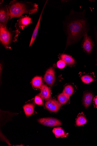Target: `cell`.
<instances>
[{"instance_id": "cell-13", "label": "cell", "mask_w": 97, "mask_h": 146, "mask_svg": "<svg viewBox=\"0 0 97 146\" xmlns=\"http://www.w3.org/2000/svg\"><path fill=\"white\" fill-rule=\"evenodd\" d=\"M60 58L65 62L66 64L69 66H72L76 63L75 59L71 56L65 54H62L60 56Z\"/></svg>"}, {"instance_id": "cell-6", "label": "cell", "mask_w": 97, "mask_h": 146, "mask_svg": "<svg viewBox=\"0 0 97 146\" xmlns=\"http://www.w3.org/2000/svg\"><path fill=\"white\" fill-rule=\"evenodd\" d=\"M40 124L49 127H55L61 125V122L58 119L51 117L40 118L38 120Z\"/></svg>"}, {"instance_id": "cell-1", "label": "cell", "mask_w": 97, "mask_h": 146, "mask_svg": "<svg viewBox=\"0 0 97 146\" xmlns=\"http://www.w3.org/2000/svg\"><path fill=\"white\" fill-rule=\"evenodd\" d=\"M67 36L66 48L79 41L87 35L88 29L84 11L78 12L72 9L64 22Z\"/></svg>"}, {"instance_id": "cell-19", "label": "cell", "mask_w": 97, "mask_h": 146, "mask_svg": "<svg viewBox=\"0 0 97 146\" xmlns=\"http://www.w3.org/2000/svg\"><path fill=\"white\" fill-rule=\"evenodd\" d=\"M87 122V120L85 117L80 116L77 119L76 125L78 126H79L86 124Z\"/></svg>"}, {"instance_id": "cell-8", "label": "cell", "mask_w": 97, "mask_h": 146, "mask_svg": "<svg viewBox=\"0 0 97 146\" xmlns=\"http://www.w3.org/2000/svg\"><path fill=\"white\" fill-rule=\"evenodd\" d=\"M94 46V43L91 38L87 34L84 36L82 47L84 51L90 54L91 53Z\"/></svg>"}, {"instance_id": "cell-23", "label": "cell", "mask_w": 97, "mask_h": 146, "mask_svg": "<svg viewBox=\"0 0 97 146\" xmlns=\"http://www.w3.org/2000/svg\"><path fill=\"white\" fill-rule=\"evenodd\" d=\"M94 102L95 105L97 108V96L94 98Z\"/></svg>"}, {"instance_id": "cell-3", "label": "cell", "mask_w": 97, "mask_h": 146, "mask_svg": "<svg viewBox=\"0 0 97 146\" xmlns=\"http://www.w3.org/2000/svg\"><path fill=\"white\" fill-rule=\"evenodd\" d=\"M20 33V32L18 30L12 31L7 27H0V41L6 48H9L10 44L12 42L16 41Z\"/></svg>"}, {"instance_id": "cell-18", "label": "cell", "mask_w": 97, "mask_h": 146, "mask_svg": "<svg viewBox=\"0 0 97 146\" xmlns=\"http://www.w3.org/2000/svg\"><path fill=\"white\" fill-rule=\"evenodd\" d=\"M73 88L71 85H68L66 86L63 90V92L70 97L73 95Z\"/></svg>"}, {"instance_id": "cell-22", "label": "cell", "mask_w": 97, "mask_h": 146, "mask_svg": "<svg viewBox=\"0 0 97 146\" xmlns=\"http://www.w3.org/2000/svg\"><path fill=\"white\" fill-rule=\"evenodd\" d=\"M66 65L65 63L62 60L59 61L57 63V66L58 68L62 69L64 68Z\"/></svg>"}, {"instance_id": "cell-11", "label": "cell", "mask_w": 97, "mask_h": 146, "mask_svg": "<svg viewBox=\"0 0 97 146\" xmlns=\"http://www.w3.org/2000/svg\"><path fill=\"white\" fill-rule=\"evenodd\" d=\"M41 92L39 95L44 100H47L50 98L51 92L50 88L44 84L41 88Z\"/></svg>"}, {"instance_id": "cell-21", "label": "cell", "mask_w": 97, "mask_h": 146, "mask_svg": "<svg viewBox=\"0 0 97 146\" xmlns=\"http://www.w3.org/2000/svg\"><path fill=\"white\" fill-rule=\"evenodd\" d=\"M44 100L39 95L36 96L34 99L35 103L40 105H43Z\"/></svg>"}, {"instance_id": "cell-15", "label": "cell", "mask_w": 97, "mask_h": 146, "mask_svg": "<svg viewBox=\"0 0 97 146\" xmlns=\"http://www.w3.org/2000/svg\"><path fill=\"white\" fill-rule=\"evenodd\" d=\"M32 83L34 88H40L43 85L42 78L39 76L34 77L32 80Z\"/></svg>"}, {"instance_id": "cell-10", "label": "cell", "mask_w": 97, "mask_h": 146, "mask_svg": "<svg viewBox=\"0 0 97 146\" xmlns=\"http://www.w3.org/2000/svg\"><path fill=\"white\" fill-rule=\"evenodd\" d=\"M48 2V1H46V3H45L44 7L40 15V16L38 20V21L36 25V27H35L34 29V31L33 32V34L32 35V37L31 38V41L30 43V47H31L34 43V42L35 41V39L36 38L38 33V32L41 20V19L42 18V15L45 9V8L47 2Z\"/></svg>"}, {"instance_id": "cell-5", "label": "cell", "mask_w": 97, "mask_h": 146, "mask_svg": "<svg viewBox=\"0 0 97 146\" xmlns=\"http://www.w3.org/2000/svg\"><path fill=\"white\" fill-rule=\"evenodd\" d=\"M32 23L31 19L25 16L21 17L17 21L15 25L17 30H23L26 28Z\"/></svg>"}, {"instance_id": "cell-4", "label": "cell", "mask_w": 97, "mask_h": 146, "mask_svg": "<svg viewBox=\"0 0 97 146\" xmlns=\"http://www.w3.org/2000/svg\"><path fill=\"white\" fill-rule=\"evenodd\" d=\"M10 18L7 5H1L0 7V27H5Z\"/></svg>"}, {"instance_id": "cell-16", "label": "cell", "mask_w": 97, "mask_h": 146, "mask_svg": "<svg viewBox=\"0 0 97 146\" xmlns=\"http://www.w3.org/2000/svg\"><path fill=\"white\" fill-rule=\"evenodd\" d=\"M23 109L27 116H30L34 113V106L31 104H26L24 106Z\"/></svg>"}, {"instance_id": "cell-17", "label": "cell", "mask_w": 97, "mask_h": 146, "mask_svg": "<svg viewBox=\"0 0 97 146\" xmlns=\"http://www.w3.org/2000/svg\"><path fill=\"white\" fill-rule=\"evenodd\" d=\"M70 97L66 95L63 92L60 94L58 97L59 102L61 104H66L69 100Z\"/></svg>"}, {"instance_id": "cell-2", "label": "cell", "mask_w": 97, "mask_h": 146, "mask_svg": "<svg viewBox=\"0 0 97 146\" xmlns=\"http://www.w3.org/2000/svg\"><path fill=\"white\" fill-rule=\"evenodd\" d=\"M10 19L21 17L24 14L33 15L38 11V5L31 2H23L14 0L8 5Z\"/></svg>"}, {"instance_id": "cell-20", "label": "cell", "mask_w": 97, "mask_h": 146, "mask_svg": "<svg viewBox=\"0 0 97 146\" xmlns=\"http://www.w3.org/2000/svg\"><path fill=\"white\" fill-rule=\"evenodd\" d=\"M81 78L82 82L86 84L90 83L94 80L91 76L88 75L83 76L81 77Z\"/></svg>"}, {"instance_id": "cell-9", "label": "cell", "mask_w": 97, "mask_h": 146, "mask_svg": "<svg viewBox=\"0 0 97 146\" xmlns=\"http://www.w3.org/2000/svg\"><path fill=\"white\" fill-rule=\"evenodd\" d=\"M55 71L52 68H51L46 71L44 77V81L48 85L52 86L55 80Z\"/></svg>"}, {"instance_id": "cell-12", "label": "cell", "mask_w": 97, "mask_h": 146, "mask_svg": "<svg viewBox=\"0 0 97 146\" xmlns=\"http://www.w3.org/2000/svg\"><path fill=\"white\" fill-rule=\"evenodd\" d=\"M93 96L90 92H87L84 95L83 99V104L85 107L87 108L91 104Z\"/></svg>"}, {"instance_id": "cell-7", "label": "cell", "mask_w": 97, "mask_h": 146, "mask_svg": "<svg viewBox=\"0 0 97 146\" xmlns=\"http://www.w3.org/2000/svg\"><path fill=\"white\" fill-rule=\"evenodd\" d=\"M45 106L49 111L56 112L59 110L61 104L58 102L53 99L50 98L46 100Z\"/></svg>"}, {"instance_id": "cell-14", "label": "cell", "mask_w": 97, "mask_h": 146, "mask_svg": "<svg viewBox=\"0 0 97 146\" xmlns=\"http://www.w3.org/2000/svg\"><path fill=\"white\" fill-rule=\"evenodd\" d=\"M52 131L57 138L66 137L67 135V134L66 133L64 130L61 127L54 128Z\"/></svg>"}, {"instance_id": "cell-24", "label": "cell", "mask_w": 97, "mask_h": 146, "mask_svg": "<svg viewBox=\"0 0 97 146\" xmlns=\"http://www.w3.org/2000/svg\"><path fill=\"white\" fill-rule=\"evenodd\" d=\"M96 41H97V31L96 32Z\"/></svg>"}]
</instances>
